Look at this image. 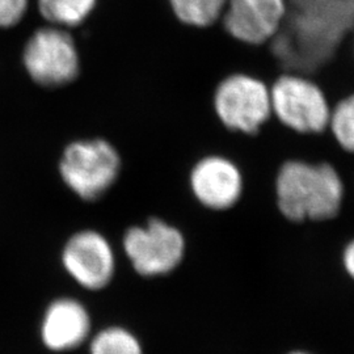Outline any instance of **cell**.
<instances>
[{"instance_id":"cell-15","label":"cell","mask_w":354,"mask_h":354,"mask_svg":"<svg viewBox=\"0 0 354 354\" xmlns=\"http://www.w3.org/2000/svg\"><path fill=\"white\" fill-rule=\"evenodd\" d=\"M92 354H142L138 340L125 329L108 328L100 332L91 345Z\"/></svg>"},{"instance_id":"cell-2","label":"cell","mask_w":354,"mask_h":354,"mask_svg":"<svg viewBox=\"0 0 354 354\" xmlns=\"http://www.w3.org/2000/svg\"><path fill=\"white\" fill-rule=\"evenodd\" d=\"M274 192L279 213L294 223L330 221L340 213L344 201L342 177L327 162H283Z\"/></svg>"},{"instance_id":"cell-14","label":"cell","mask_w":354,"mask_h":354,"mask_svg":"<svg viewBox=\"0 0 354 354\" xmlns=\"http://www.w3.org/2000/svg\"><path fill=\"white\" fill-rule=\"evenodd\" d=\"M328 131L340 149L354 153V93L342 97L330 108Z\"/></svg>"},{"instance_id":"cell-18","label":"cell","mask_w":354,"mask_h":354,"mask_svg":"<svg viewBox=\"0 0 354 354\" xmlns=\"http://www.w3.org/2000/svg\"><path fill=\"white\" fill-rule=\"evenodd\" d=\"M292 354H306V353H292Z\"/></svg>"},{"instance_id":"cell-17","label":"cell","mask_w":354,"mask_h":354,"mask_svg":"<svg viewBox=\"0 0 354 354\" xmlns=\"http://www.w3.org/2000/svg\"><path fill=\"white\" fill-rule=\"evenodd\" d=\"M342 264L346 276L354 282V238L348 241L342 250Z\"/></svg>"},{"instance_id":"cell-1","label":"cell","mask_w":354,"mask_h":354,"mask_svg":"<svg viewBox=\"0 0 354 354\" xmlns=\"http://www.w3.org/2000/svg\"><path fill=\"white\" fill-rule=\"evenodd\" d=\"M354 35V0H288L277 33L266 44L279 74L314 77Z\"/></svg>"},{"instance_id":"cell-12","label":"cell","mask_w":354,"mask_h":354,"mask_svg":"<svg viewBox=\"0 0 354 354\" xmlns=\"http://www.w3.org/2000/svg\"><path fill=\"white\" fill-rule=\"evenodd\" d=\"M45 24L68 30L83 26L97 6V0H33Z\"/></svg>"},{"instance_id":"cell-9","label":"cell","mask_w":354,"mask_h":354,"mask_svg":"<svg viewBox=\"0 0 354 354\" xmlns=\"http://www.w3.org/2000/svg\"><path fill=\"white\" fill-rule=\"evenodd\" d=\"M288 0H226L219 20L228 36L245 45H266L277 33Z\"/></svg>"},{"instance_id":"cell-4","label":"cell","mask_w":354,"mask_h":354,"mask_svg":"<svg viewBox=\"0 0 354 354\" xmlns=\"http://www.w3.org/2000/svg\"><path fill=\"white\" fill-rule=\"evenodd\" d=\"M23 64L39 86L62 87L71 83L80 70L75 36L59 26H38L24 42Z\"/></svg>"},{"instance_id":"cell-16","label":"cell","mask_w":354,"mask_h":354,"mask_svg":"<svg viewBox=\"0 0 354 354\" xmlns=\"http://www.w3.org/2000/svg\"><path fill=\"white\" fill-rule=\"evenodd\" d=\"M29 10V0H0V30L19 26Z\"/></svg>"},{"instance_id":"cell-3","label":"cell","mask_w":354,"mask_h":354,"mask_svg":"<svg viewBox=\"0 0 354 354\" xmlns=\"http://www.w3.org/2000/svg\"><path fill=\"white\" fill-rule=\"evenodd\" d=\"M269 91L272 115L282 127L304 136L328 130L330 105L314 79L299 74H279Z\"/></svg>"},{"instance_id":"cell-11","label":"cell","mask_w":354,"mask_h":354,"mask_svg":"<svg viewBox=\"0 0 354 354\" xmlns=\"http://www.w3.org/2000/svg\"><path fill=\"white\" fill-rule=\"evenodd\" d=\"M91 322L86 308L74 299L51 304L42 322V340L51 351H70L88 335Z\"/></svg>"},{"instance_id":"cell-19","label":"cell","mask_w":354,"mask_h":354,"mask_svg":"<svg viewBox=\"0 0 354 354\" xmlns=\"http://www.w3.org/2000/svg\"><path fill=\"white\" fill-rule=\"evenodd\" d=\"M353 42H354V39H353Z\"/></svg>"},{"instance_id":"cell-5","label":"cell","mask_w":354,"mask_h":354,"mask_svg":"<svg viewBox=\"0 0 354 354\" xmlns=\"http://www.w3.org/2000/svg\"><path fill=\"white\" fill-rule=\"evenodd\" d=\"M218 121L230 131L253 136L272 118L270 91L264 80L236 73L223 77L214 89Z\"/></svg>"},{"instance_id":"cell-6","label":"cell","mask_w":354,"mask_h":354,"mask_svg":"<svg viewBox=\"0 0 354 354\" xmlns=\"http://www.w3.org/2000/svg\"><path fill=\"white\" fill-rule=\"evenodd\" d=\"M124 248L140 276L160 277L183 266L187 241L183 231L174 223L151 215L145 226L127 230Z\"/></svg>"},{"instance_id":"cell-13","label":"cell","mask_w":354,"mask_h":354,"mask_svg":"<svg viewBox=\"0 0 354 354\" xmlns=\"http://www.w3.org/2000/svg\"><path fill=\"white\" fill-rule=\"evenodd\" d=\"M177 21L183 26L206 29L219 23L226 0H167Z\"/></svg>"},{"instance_id":"cell-10","label":"cell","mask_w":354,"mask_h":354,"mask_svg":"<svg viewBox=\"0 0 354 354\" xmlns=\"http://www.w3.org/2000/svg\"><path fill=\"white\" fill-rule=\"evenodd\" d=\"M62 261L68 274L89 290H100L113 277L114 257L102 234L80 231L64 245Z\"/></svg>"},{"instance_id":"cell-7","label":"cell","mask_w":354,"mask_h":354,"mask_svg":"<svg viewBox=\"0 0 354 354\" xmlns=\"http://www.w3.org/2000/svg\"><path fill=\"white\" fill-rule=\"evenodd\" d=\"M120 168V155L104 140L73 142L66 147L59 163L64 184L86 201H95L108 192Z\"/></svg>"},{"instance_id":"cell-8","label":"cell","mask_w":354,"mask_h":354,"mask_svg":"<svg viewBox=\"0 0 354 354\" xmlns=\"http://www.w3.org/2000/svg\"><path fill=\"white\" fill-rule=\"evenodd\" d=\"M190 193L203 207L212 212H226L241 200L243 175L230 158L210 153L198 159L188 176Z\"/></svg>"}]
</instances>
